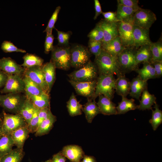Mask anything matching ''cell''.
<instances>
[{"mask_svg":"<svg viewBox=\"0 0 162 162\" xmlns=\"http://www.w3.org/2000/svg\"><path fill=\"white\" fill-rule=\"evenodd\" d=\"M94 62L99 75H124L121 71L117 57L112 55L102 49L100 54L95 57Z\"/></svg>","mask_w":162,"mask_h":162,"instance_id":"obj_1","label":"cell"},{"mask_svg":"<svg viewBox=\"0 0 162 162\" xmlns=\"http://www.w3.org/2000/svg\"><path fill=\"white\" fill-rule=\"evenodd\" d=\"M116 82L113 75H99L94 94L91 99L95 100L98 96L102 95L112 99L115 92Z\"/></svg>","mask_w":162,"mask_h":162,"instance_id":"obj_2","label":"cell"},{"mask_svg":"<svg viewBox=\"0 0 162 162\" xmlns=\"http://www.w3.org/2000/svg\"><path fill=\"white\" fill-rule=\"evenodd\" d=\"M26 99L21 93L0 95V106L6 111L14 114L19 113Z\"/></svg>","mask_w":162,"mask_h":162,"instance_id":"obj_3","label":"cell"},{"mask_svg":"<svg viewBox=\"0 0 162 162\" xmlns=\"http://www.w3.org/2000/svg\"><path fill=\"white\" fill-rule=\"evenodd\" d=\"M137 49L134 46L125 48L117 56L118 62L123 74L135 71L138 68L135 58Z\"/></svg>","mask_w":162,"mask_h":162,"instance_id":"obj_4","label":"cell"},{"mask_svg":"<svg viewBox=\"0 0 162 162\" xmlns=\"http://www.w3.org/2000/svg\"><path fill=\"white\" fill-rule=\"evenodd\" d=\"M70 47L69 46H54L51 51L50 61L56 68L67 70L70 66Z\"/></svg>","mask_w":162,"mask_h":162,"instance_id":"obj_5","label":"cell"},{"mask_svg":"<svg viewBox=\"0 0 162 162\" xmlns=\"http://www.w3.org/2000/svg\"><path fill=\"white\" fill-rule=\"evenodd\" d=\"M98 73L95 64L90 60L85 66L68 76L70 80L75 82H88L97 80Z\"/></svg>","mask_w":162,"mask_h":162,"instance_id":"obj_6","label":"cell"},{"mask_svg":"<svg viewBox=\"0 0 162 162\" xmlns=\"http://www.w3.org/2000/svg\"><path fill=\"white\" fill-rule=\"evenodd\" d=\"M71 66L80 68L85 66L90 61L91 53L87 47L76 44L70 48Z\"/></svg>","mask_w":162,"mask_h":162,"instance_id":"obj_7","label":"cell"},{"mask_svg":"<svg viewBox=\"0 0 162 162\" xmlns=\"http://www.w3.org/2000/svg\"><path fill=\"white\" fill-rule=\"evenodd\" d=\"M2 124L3 134L11 135L14 131L27 125L26 122L20 114H9L3 112Z\"/></svg>","mask_w":162,"mask_h":162,"instance_id":"obj_8","label":"cell"},{"mask_svg":"<svg viewBox=\"0 0 162 162\" xmlns=\"http://www.w3.org/2000/svg\"><path fill=\"white\" fill-rule=\"evenodd\" d=\"M134 25L133 20L118 23V36L125 48L134 46L133 35Z\"/></svg>","mask_w":162,"mask_h":162,"instance_id":"obj_9","label":"cell"},{"mask_svg":"<svg viewBox=\"0 0 162 162\" xmlns=\"http://www.w3.org/2000/svg\"><path fill=\"white\" fill-rule=\"evenodd\" d=\"M156 20V16L152 11L141 8L136 11L134 16L133 24L141 28L149 29Z\"/></svg>","mask_w":162,"mask_h":162,"instance_id":"obj_10","label":"cell"},{"mask_svg":"<svg viewBox=\"0 0 162 162\" xmlns=\"http://www.w3.org/2000/svg\"><path fill=\"white\" fill-rule=\"evenodd\" d=\"M25 91V83L20 75L8 74L6 82L1 92L6 94L21 93Z\"/></svg>","mask_w":162,"mask_h":162,"instance_id":"obj_11","label":"cell"},{"mask_svg":"<svg viewBox=\"0 0 162 162\" xmlns=\"http://www.w3.org/2000/svg\"><path fill=\"white\" fill-rule=\"evenodd\" d=\"M69 82L73 86L78 94L90 98L93 96L97 80L83 82H75L69 80Z\"/></svg>","mask_w":162,"mask_h":162,"instance_id":"obj_12","label":"cell"},{"mask_svg":"<svg viewBox=\"0 0 162 162\" xmlns=\"http://www.w3.org/2000/svg\"><path fill=\"white\" fill-rule=\"evenodd\" d=\"M24 69L23 73L24 76L39 85L48 94L47 87L44 79L42 66H36Z\"/></svg>","mask_w":162,"mask_h":162,"instance_id":"obj_13","label":"cell"},{"mask_svg":"<svg viewBox=\"0 0 162 162\" xmlns=\"http://www.w3.org/2000/svg\"><path fill=\"white\" fill-rule=\"evenodd\" d=\"M118 22H110L104 19L97 23L101 28L103 33L104 39L102 44L107 43L118 36Z\"/></svg>","mask_w":162,"mask_h":162,"instance_id":"obj_14","label":"cell"},{"mask_svg":"<svg viewBox=\"0 0 162 162\" xmlns=\"http://www.w3.org/2000/svg\"><path fill=\"white\" fill-rule=\"evenodd\" d=\"M0 70L8 75H20L25 69L10 57L0 59Z\"/></svg>","mask_w":162,"mask_h":162,"instance_id":"obj_15","label":"cell"},{"mask_svg":"<svg viewBox=\"0 0 162 162\" xmlns=\"http://www.w3.org/2000/svg\"><path fill=\"white\" fill-rule=\"evenodd\" d=\"M133 35L134 46L137 49L141 46L150 45L152 42L149 36V29L142 28L134 25Z\"/></svg>","mask_w":162,"mask_h":162,"instance_id":"obj_16","label":"cell"},{"mask_svg":"<svg viewBox=\"0 0 162 162\" xmlns=\"http://www.w3.org/2000/svg\"><path fill=\"white\" fill-rule=\"evenodd\" d=\"M61 151L63 155L71 162H80L85 155L82 147L76 145L65 146Z\"/></svg>","mask_w":162,"mask_h":162,"instance_id":"obj_17","label":"cell"},{"mask_svg":"<svg viewBox=\"0 0 162 162\" xmlns=\"http://www.w3.org/2000/svg\"><path fill=\"white\" fill-rule=\"evenodd\" d=\"M56 68L54 64L50 61L43 65L42 69L44 79L48 88V93H49L55 81Z\"/></svg>","mask_w":162,"mask_h":162,"instance_id":"obj_18","label":"cell"},{"mask_svg":"<svg viewBox=\"0 0 162 162\" xmlns=\"http://www.w3.org/2000/svg\"><path fill=\"white\" fill-rule=\"evenodd\" d=\"M98 97V101L97 104L100 113L105 115L117 114L116 105L111 100L102 95Z\"/></svg>","mask_w":162,"mask_h":162,"instance_id":"obj_19","label":"cell"},{"mask_svg":"<svg viewBox=\"0 0 162 162\" xmlns=\"http://www.w3.org/2000/svg\"><path fill=\"white\" fill-rule=\"evenodd\" d=\"M147 81L142 80L137 76L130 82V96L140 100L142 93L147 89Z\"/></svg>","mask_w":162,"mask_h":162,"instance_id":"obj_20","label":"cell"},{"mask_svg":"<svg viewBox=\"0 0 162 162\" xmlns=\"http://www.w3.org/2000/svg\"><path fill=\"white\" fill-rule=\"evenodd\" d=\"M125 48L118 36L107 43L102 44V49L116 57H117Z\"/></svg>","mask_w":162,"mask_h":162,"instance_id":"obj_21","label":"cell"},{"mask_svg":"<svg viewBox=\"0 0 162 162\" xmlns=\"http://www.w3.org/2000/svg\"><path fill=\"white\" fill-rule=\"evenodd\" d=\"M30 133V132L27 125L13 132L11 135L14 146L17 148L23 149L24 143L28 138Z\"/></svg>","mask_w":162,"mask_h":162,"instance_id":"obj_22","label":"cell"},{"mask_svg":"<svg viewBox=\"0 0 162 162\" xmlns=\"http://www.w3.org/2000/svg\"><path fill=\"white\" fill-rule=\"evenodd\" d=\"M82 111L84 112L86 119L89 123H92L94 118L100 113L95 100L90 98H87V101L83 106Z\"/></svg>","mask_w":162,"mask_h":162,"instance_id":"obj_23","label":"cell"},{"mask_svg":"<svg viewBox=\"0 0 162 162\" xmlns=\"http://www.w3.org/2000/svg\"><path fill=\"white\" fill-rule=\"evenodd\" d=\"M130 82L125 75L117 76L116 79L115 92L122 97H127L130 89Z\"/></svg>","mask_w":162,"mask_h":162,"instance_id":"obj_24","label":"cell"},{"mask_svg":"<svg viewBox=\"0 0 162 162\" xmlns=\"http://www.w3.org/2000/svg\"><path fill=\"white\" fill-rule=\"evenodd\" d=\"M56 121V116L51 112L48 117L43 121L39 125L37 131L35 133V136H40L48 134L52 128Z\"/></svg>","mask_w":162,"mask_h":162,"instance_id":"obj_25","label":"cell"},{"mask_svg":"<svg viewBox=\"0 0 162 162\" xmlns=\"http://www.w3.org/2000/svg\"><path fill=\"white\" fill-rule=\"evenodd\" d=\"M23 79L25 84V96L27 98L29 99L32 96L45 92L39 85L28 77L24 76Z\"/></svg>","mask_w":162,"mask_h":162,"instance_id":"obj_26","label":"cell"},{"mask_svg":"<svg viewBox=\"0 0 162 162\" xmlns=\"http://www.w3.org/2000/svg\"><path fill=\"white\" fill-rule=\"evenodd\" d=\"M136 10L133 8L118 4L116 12V17L119 22H125L133 20Z\"/></svg>","mask_w":162,"mask_h":162,"instance_id":"obj_27","label":"cell"},{"mask_svg":"<svg viewBox=\"0 0 162 162\" xmlns=\"http://www.w3.org/2000/svg\"><path fill=\"white\" fill-rule=\"evenodd\" d=\"M136 61L137 65L141 63H151L152 55L150 45H145L140 47L136 50Z\"/></svg>","mask_w":162,"mask_h":162,"instance_id":"obj_28","label":"cell"},{"mask_svg":"<svg viewBox=\"0 0 162 162\" xmlns=\"http://www.w3.org/2000/svg\"><path fill=\"white\" fill-rule=\"evenodd\" d=\"M143 66L141 68H137L135 71L138 74V76L142 80L147 81L150 79L156 78L154 68L151 63H142Z\"/></svg>","mask_w":162,"mask_h":162,"instance_id":"obj_29","label":"cell"},{"mask_svg":"<svg viewBox=\"0 0 162 162\" xmlns=\"http://www.w3.org/2000/svg\"><path fill=\"white\" fill-rule=\"evenodd\" d=\"M141 99L139 100L140 104L138 109L144 110H152V106L156 103V98L154 95L151 94L147 89L144 90L142 93Z\"/></svg>","mask_w":162,"mask_h":162,"instance_id":"obj_30","label":"cell"},{"mask_svg":"<svg viewBox=\"0 0 162 162\" xmlns=\"http://www.w3.org/2000/svg\"><path fill=\"white\" fill-rule=\"evenodd\" d=\"M83 106L77 100L73 93L67 102V107L69 115L72 117L80 115L82 114Z\"/></svg>","mask_w":162,"mask_h":162,"instance_id":"obj_31","label":"cell"},{"mask_svg":"<svg viewBox=\"0 0 162 162\" xmlns=\"http://www.w3.org/2000/svg\"><path fill=\"white\" fill-rule=\"evenodd\" d=\"M14 146L11 135L3 134L0 136V158L10 152Z\"/></svg>","mask_w":162,"mask_h":162,"instance_id":"obj_32","label":"cell"},{"mask_svg":"<svg viewBox=\"0 0 162 162\" xmlns=\"http://www.w3.org/2000/svg\"><path fill=\"white\" fill-rule=\"evenodd\" d=\"M133 98L128 99L127 97H122L121 101L116 107L117 114H124L129 111L138 109V105L135 104Z\"/></svg>","mask_w":162,"mask_h":162,"instance_id":"obj_33","label":"cell"},{"mask_svg":"<svg viewBox=\"0 0 162 162\" xmlns=\"http://www.w3.org/2000/svg\"><path fill=\"white\" fill-rule=\"evenodd\" d=\"M23 149L16 148L0 158V162H21L25 155Z\"/></svg>","mask_w":162,"mask_h":162,"instance_id":"obj_34","label":"cell"},{"mask_svg":"<svg viewBox=\"0 0 162 162\" xmlns=\"http://www.w3.org/2000/svg\"><path fill=\"white\" fill-rule=\"evenodd\" d=\"M23 63L21 65L24 68L36 66H41L44 60L41 58L32 54L27 53L23 57Z\"/></svg>","mask_w":162,"mask_h":162,"instance_id":"obj_35","label":"cell"},{"mask_svg":"<svg viewBox=\"0 0 162 162\" xmlns=\"http://www.w3.org/2000/svg\"><path fill=\"white\" fill-rule=\"evenodd\" d=\"M30 100L34 106L38 109L50 107L49 94L46 92L31 97Z\"/></svg>","mask_w":162,"mask_h":162,"instance_id":"obj_36","label":"cell"},{"mask_svg":"<svg viewBox=\"0 0 162 162\" xmlns=\"http://www.w3.org/2000/svg\"><path fill=\"white\" fill-rule=\"evenodd\" d=\"M35 109V107L30 100L26 98L19 113L22 117L27 124L30 121Z\"/></svg>","mask_w":162,"mask_h":162,"instance_id":"obj_37","label":"cell"},{"mask_svg":"<svg viewBox=\"0 0 162 162\" xmlns=\"http://www.w3.org/2000/svg\"><path fill=\"white\" fill-rule=\"evenodd\" d=\"M150 49L152 55V62L155 61H162L161 38L158 41L152 42L150 45Z\"/></svg>","mask_w":162,"mask_h":162,"instance_id":"obj_38","label":"cell"},{"mask_svg":"<svg viewBox=\"0 0 162 162\" xmlns=\"http://www.w3.org/2000/svg\"><path fill=\"white\" fill-rule=\"evenodd\" d=\"M154 105L155 110H152V118L149 122L151 124L154 130H155L162 123V111L159 109V106L156 103Z\"/></svg>","mask_w":162,"mask_h":162,"instance_id":"obj_39","label":"cell"},{"mask_svg":"<svg viewBox=\"0 0 162 162\" xmlns=\"http://www.w3.org/2000/svg\"><path fill=\"white\" fill-rule=\"evenodd\" d=\"M88 37L90 40L102 43L104 39L103 33L101 28L98 23L94 28L89 33Z\"/></svg>","mask_w":162,"mask_h":162,"instance_id":"obj_40","label":"cell"},{"mask_svg":"<svg viewBox=\"0 0 162 162\" xmlns=\"http://www.w3.org/2000/svg\"><path fill=\"white\" fill-rule=\"evenodd\" d=\"M61 8L60 6H58L56 8L43 32H46V34H52V29L54 28V25L57 20L58 14Z\"/></svg>","mask_w":162,"mask_h":162,"instance_id":"obj_41","label":"cell"},{"mask_svg":"<svg viewBox=\"0 0 162 162\" xmlns=\"http://www.w3.org/2000/svg\"><path fill=\"white\" fill-rule=\"evenodd\" d=\"M39 109L35 107L33 116L27 126L30 133H35L37 131L39 123L38 113Z\"/></svg>","mask_w":162,"mask_h":162,"instance_id":"obj_42","label":"cell"},{"mask_svg":"<svg viewBox=\"0 0 162 162\" xmlns=\"http://www.w3.org/2000/svg\"><path fill=\"white\" fill-rule=\"evenodd\" d=\"M1 49L6 53L14 52L25 53L26 52L25 50L18 48L10 41L7 40L4 41L2 43Z\"/></svg>","mask_w":162,"mask_h":162,"instance_id":"obj_43","label":"cell"},{"mask_svg":"<svg viewBox=\"0 0 162 162\" xmlns=\"http://www.w3.org/2000/svg\"><path fill=\"white\" fill-rule=\"evenodd\" d=\"M88 50L90 53L95 57L99 56L102 49V43L89 40L88 42Z\"/></svg>","mask_w":162,"mask_h":162,"instance_id":"obj_44","label":"cell"},{"mask_svg":"<svg viewBox=\"0 0 162 162\" xmlns=\"http://www.w3.org/2000/svg\"><path fill=\"white\" fill-rule=\"evenodd\" d=\"M56 29L57 32L58 45L63 46H68L71 34L70 33L60 31Z\"/></svg>","mask_w":162,"mask_h":162,"instance_id":"obj_45","label":"cell"},{"mask_svg":"<svg viewBox=\"0 0 162 162\" xmlns=\"http://www.w3.org/2000/svg\"><path fill=\"white\" fill-rule=\"evenodd\" d=\"M54 37L52 34H46L44 43V52L46 54L51 51L54 48L53 46Z\"/></svg>","mask_w":162,"mask_h":162,"instance_id":"obj_46","label":"cell"},{"mask_svg":"<svg viewBox=\"0 0 162 162\" xmlns=\"http://www.w3.org/2000/svg\"><path fill=\"white\" fill-rule=\"evenodd\" d=\"M118 4L138 10L141 8L138 5V0H118Z\"/></svg>","mask_w":162,"mask_h":162,"instance_id":"obj_47","label":"cell"},{"mask_svg":"<svg viewBox=\"0 0 162 162\" xmlns=\"http://www.w3.org/2000/svg\"><path fill=\"white\" fill-rule=\"evenodd\" d=\"M51 112L50 107H45L39 110L38 113V126L43 121L48 117Z\"/></svg>","mask_w":162,"mask_h":162,"instance_id":"obj_48","label":"cell"},{"mask_svg":"<svg viewBox=\"0 0 162 162\" xmlns=\"http://www.w3.org/2000/svg\"><path fill=\"white\" fill-rule=\"evenodd\" d=\"M102 14L104 18V19L107 21L114 22H119L117 18L116 12H103Z\"/></svg>","mask_w":162,"mask_h":162,"instance_id":"obj_49","label":"cell"},{"mask_svg":"<svg viewBox=\"0 0 162 162\" xmlns=\"http://www.w3.org/2000/svg\"><path fill=\"white\" fill-rule=\"evenodd\" d=\"M154 68L156 78H159L162 76V61H155L151 63Z\"/></svg>","mask_w":162,"mask_h":162,"instance_id":"obj_50","label":"cell"},{"mask_svg":"<svg viewBox=\"0 0 162 162\" xmlns=\"http://www.w3.org/2000/svg\"><path fill=\"white\" fill-rule=\"evenodd\" d=\"M66 158L60 151L54 154L51 159V162H65Z\"/></svg>","mask_w":162,"mask_h":162,"instance_id":"obj_51","label":"cell"},{"mask_svg":"<svg viewBox=\"0 0 162 162\" xmlns=\"http://www.w3.org/2000/svg\"><path fill=\"white\" fill-rule=\"evenodd\" d=\"M94 8L95 10V14L94 17V20L96 19L97 17L103 12L102 10L101 6L98 0H94Z\"/></svg>","mask_w":162,"mask_h":162,"instance_id":"obj_52","label":"cell"},{"mask_svg":"<svg viewBox=\"0 0 162 162\" xmlns=\"http://www.w3.org/2000/svg\"><path fill=\"white\" fill-rule=\"evenodd\" d=\"M8 78V74L0 70V89L4 87Z\"/></svg>","mask_w":162,"mask_h":162,"instance_id":"obj_53","label":"cell"},{"mask_svg":"<svg viewBox=\"0 0 162 162\" xmlns=\"http://www.w3.org/2000/svg\"><path fill=\"white\" fill-rule=\"evenodd\" d=\"M80 162H97L93 156L85 155Z\"/></svg>","mask_w":162,"mask_h":162,"instance_id":"obj_54","label":"cell"},{"mask_svg":"<svg viewBox=\"0 0 162 162\" xmlns=\"http://www.w3.org/2000/svg\"><path fill=\"white\" fill-rule=\"evenodd\" d=\"M3 119L0 117V136L3 134L2 129Z\"/></svg>","mask_w":162,"mask_h":162,"instance_id":"obj_55","label":"cell"},{"mask_svg":"<svg viewBox=\"0 0 162 162\" xmlns=\"http://www.w3.org/2000/svg\"><path fill=\"white\" fill-rule=\"evenodd\" d=\"M43 162H51V159H50Z\"/></svg>","mask_w":162,"mask_h":162,"instance_id":"obj_56","label":"cell"},{"mask_svg":"<svg viewBox=\"0 0 162 162\" xmlns=\"http://www.w3.org/2000/svg\"></svg>","mask_w":162,"mask_h":162,"instance_id":"obj_57","label":"cell"}]
</instances>
